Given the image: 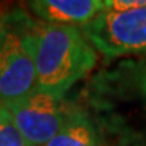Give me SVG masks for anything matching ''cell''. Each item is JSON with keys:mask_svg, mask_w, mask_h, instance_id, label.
Masks as SVG:
<instances>
[{"mask_svg": "<svg viewBox=\"0 0 146 146\" xmlns=\"http://www.w3.org/2000/svg\"><path fill=\"white\" fill-rule=\"evenodd\" d=\"M43 146H98V137L87 114L73 108L64 129Z\"/></svg>", "mask_w": 146, "mask_h": 146, "instance_id": "6", "label": "cell"}, {"mask_svg": "<svg viewBox=\"0 0 146 146\" xmlns=\"http://www.w3.org/2000/svg\"><path fill=\"white\" fill-rule=\"evenodd\" d=\"M0 146H31L16 127L10 110L0 106Z\"/></svg>", "mask_w": 146, "mask_h": 146, "instance_id": "7", "label": "cell"}, {"mask_svg": "<svg viewBox=\"0 0 146 146\" xmlns=\"http://www.w3.org/2000/svg\"><path fill=\"white\" fill-rule=\"evenodd\" d=\"M27 10L39 22L61 26H85L106 10L103 0H31Z\"/></svg>", "mask_w": 146, "mask_h": 146, "instance_id": "5", "label": "cell"}, {"mask_svg": "<svg viewBox=\"0 0 146 146\" xmlns=\"http://www.w3.org/2000/svg\"><path fill=\"white\" fill-rule=\"evenodd\" d=\"M8 33H10V26L7 21V12H4V14H0V50L4 45Z\"/></svg>", "mask_w": 146, "mask_h": 146, "instance_id": "9", "label": "cell"}, {"mask_svg": "<svg viewBox=\"0 0 146 146\" xmlns=\"http://www.w3.org/2000/svg\"><path fill=\"white\" fill-rule=\"evenodd\" d=\"M146 7V0H106V10L110 12H126Z\"/></svg>", "mask_w": 146, "mask_h": 146, "instance_id": "8", "label": "cell"}, {"mask_svg": "<svg viewBox=\"0 0 146 146\" xmlns=\"http://www.w3.org/2000/svg\"><path fill=\"white\" fill-rule=\"evenodd\" d=\"M96 52L108 58L146 53V7L102 14L83 27Z\"/></svg>", "mask_w": 146, "mask_h": 146, "instance_id": "2", "label": "cell"}, {"mask_svg": "<svg viewBox=\"0 0 146 146\" xmlns=\"http://www.w3.org/2000/svg\"><path fill=\"white\" fill-rule=\"evenodd\" d=\"M7 16L34 61L39 88L64 98L95 68L96 50L78 27L33 21L21 10L7 11Z\"/></svg>", "mask_w": 146, "mask_h": 146, "instance_id": "1", "label": "cell"}, {"mask_svg": "<svg viewBox=\"0 0 146 146\" xmlns=\"http://www.w3.org/2000/svg\"><path fill=\"white\" fill-rule=\"evenodd\" d=\"M139 87H141L142 92L143 94H146V64L142 66L141 72H139Z\"/></svg>", "mask_w": 146, "mask_h": 146, "instance_id": "10", "label": "cell"}, {"mask_svg": "<svg viewBox=\"0 0 146 146\" xmlns=\"http://www.w3.org/2000/svg\"><path fill=\"white\" fill-rule=\"evenodd\" d=\"M7 108L31 146H43L53 139L66 125L73 111L64 98L39 87Z\"/></svg>", "mask_w": 146, "mask_h": 146, "instance_id": "3", "label": "cell"}, {"mask_svg": "<svg viewBox=\"0 0 146 146\" xmlns=\"http://www.w3.org/2000/svg\"><path fill=\"white\" fill-rule=\"evenodd\" d=\"M8 21V16H7ZM10 33L0 50V106L10 107L38 87L35 65L22 42V36L8 22Z\"/></svg>", "mask_w": 146, "mask_h": 146, "instance_id": "4", "label": "cell"}, {"mask_svg": "<svg viewBox=\"0 0 146 146\" xmlns=\"http://www.w3.org/2000/svg\"><path fill=\"white\" fill-rule=\"evenodd\" d=\"M0 8H1V5H0Z\"/></svg>", "mask_w": 146, "mask_h": 146, "instance_id": "11", "label": "cell"}]
</instances>
